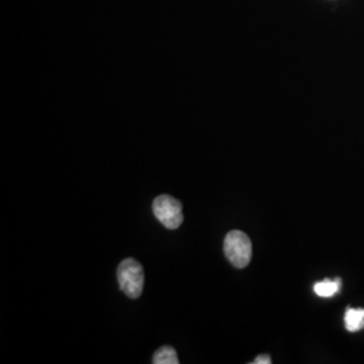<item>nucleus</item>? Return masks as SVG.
<instances>
[{
	"label": "nucleus",
	"instance_id": "1",
	"mask_svg": "<svg viewBox=\"0 0 364 364\" xmlns=\"http://www.w3.org/2000/svg\"><path fill=\"white\" fill-rule=\"evenodd\" d=\"M120 290L130 299L141 297L144 291V272L142 264L134 258L122 260L117 267Z\"/></svg>",
	"mask_w": 364,
	"mask_h": 364
},
{
	"label": "nucleus",
	"instance_id": "2",
	"mask_svg": "<svg viewBox=\"0 0 364 364\" xmlns=\"http://www.w3.org/2000/svg\"><path fill=\"white\" fill-rule=\"evenodd\" d=\"M224 254L236 269H245L251 262L252 245L247 234L234 230L224 239Z\"/></svg>",
	"mask_w": 364,
	"mask_h": 364
},
{
	"label": "nucleus",
	"instance_id": "3",
	"mask_svg": "<svg viewBox=\"0 0 364 364\" xmlns=\"http://www.w3.org/2000/svg\"><path fill=\"white\" fill-rule=\"evenodd\" d=\"M153 212L156 219L168 230H177L183 221L181 203L169 195L156 197L153 203Z\"/></svg>",
	"mask_w": 364,
	"mask_h": 364
},
{
	"label": "nucleus",
	"instance_id": "4",
	"mask_svg": "<svg viewBox=\"0 0 364 364\" xmlns=\"http://www.w3.org/2000/svg\"><path fill=\"white\" fill-rule=\"evenodd\" d=\"M344 324L347 331L358 332L364 328V309L350 308L344 316Z\"/></svg>",
	"mask_w": 364,
	"mask_h": 364
},
{
	"label": "nucleus",
	"instance_id": "5",
	"mask_svg": "<svg viewBox=\"0 0 364 364\" xmlns=\"http://www.w3.org/2000/svg\"><path fill=\"white\" fill-rule=\"evenodd\" d=\"M313 289H314V293H316L318 297L329 299V297H333L336 293L340 291V289H341V281H340V279H335V281L324 279V281H321V282H317Z\"/></svg>",
	"mask_w": 364,
	"mask_h": 364
},
{
	"label": "nucleus",
	"instance_id": "6",
	"mask_svg": "<svg viewBox=\"0 0 364 364\" xmlns=\"http://www.w3.org/2000/svg\"><path fill=\"white\" fill-rule=\"evenodd\" d=\"M153 363L154 364H178L180 359L176 350L170 346H164L161 347L153 356Z\"/></svg>",
	"mask_w": 364,
	"mask_h": 364
},
{
	"label": "nucleus",
	"instance_id": "7",
	"mask_svg": "<svg viewBox=\"0 0 364 364\" xmlns=\"http://www.w3.org/2000/svg\"><path fill=\"white\" fill-rule=\"evenodd\" d=\"M254 364H270L272 363V358L269 355H259L257 356V359L252 362Z\"/></svg>",
	"mask_w": 364,
	"mask_h": 364
}]
</instances>
